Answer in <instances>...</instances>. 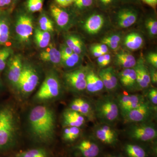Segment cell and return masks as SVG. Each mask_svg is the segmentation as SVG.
Masks as SVG:
<instances>
[{"instance_id":"cell-1","label":"cell","mask_w":157,"mask_h":157,"mask_svg":"<svg viewBox=\"0 0 157 157\" xmlns=\"http://www.w3.org/2000/svg\"><path fill=\"white\" fill-rule=\"evenodd\" d=\"M29 131L37 141L46 143L52 140L56 130V116L52 109L38 105L31 109L28 118Z\"/></svg>"},{"instance_id":"cell-2","label":"cell","mask_w":157,"mask_h":157,"mask_svg":"<svg viewBox=\"0 0 157 157\" xmlns=\"http://www.w3.org/2000/svg\"><path fill=\"white\" fill-rule=\"evenodd\" d=\"M17 132V117L14 110L9 107L0 109V150L13 143Z\"/></svg>"},{"instance_id":"cell-3","label":"cell","mask_w":157,"mask_h":157,"mask_svg":"<svg viewBox=\"0 0 157 157\" xmlns=\"http://www.w3.org/2000/svg\"><path fill=\"white\" fill-rule=\"evenodd\" d=\"M96 118L102 124L111 125L119 116L120 110L116 100L111 96L98 99L94 105Z\"/></svg>"},{"instance_id":"cell-4","label":"cell","mask_w":157,"mask_h":157,"mask_svg":"<svg viewBox=\"0 0 157 157\" xmlns=\"http://www.w3.org/2000/svg\"><path fill=\"white\" fill-rule=\"evenodd\" d=\"M62 93V85L58 77L54 73H51L42 82L35 98L39 101L52 100L58 98Z\"/></svg>"},{"instance_id":"cell-5","label":"cell","mask_w":157,"mask_h":157,"mask_svg":"<svg viewBox=\"0 0 157 157\" xmlns=\"http://www.w3.org/2000/svg\"><path fill=\"white\" fill-rule=\"evenodd\" d=\"M39 74L35 68L30 65H23L17 89L23 96L33 92L39 84Z\"/></svg>"},{"instance_id":"cell-6","label":"cell","mask_w":157,"mask_h":157,"mask_svg":"<svg viewBox=\"0 0 157 157\" xmlns=\"http://www.w3.org/2000/svg\"><path fill=\"white\" fill-rule=\"evenodd\" d=\"M127 134L133 139L141 141H149L156 138L157 129L151 121L133 124L129 127Z\"/></svg>"},{"instance_id":"cell-7","label":"cell","mask_w":157,"mask_h":157,"mask_svg":"<svg viewBox=\"0 0 157 157\" xmlns=\"http://www.w3.org/2000/svg\"><path fill=\"white\" fill-rule=\"evenodd\" d=\"M155 107L148 101H145L137 108L122 115L124 121L128 123L135 124L150 121Z\"/></svg>"},{"instance_id":"cell-8","label":"cell","mask_w":157,"mask_h":157,"mask_svg":"<svg viewBox=\"0 0 157 157\" xmlns=\"http://www.w3.org/2000/svg\"><path fill=\"white\" fill-rule=\"evenodd\" d=\"M86 70L79 68L65 73L64 80L70 89L76 93L82 92L86 90Z\"/></svg>"},{"instance_id":"cell-9","label":"cell","mask_w":157,"mask_h":157,"mask_svg":"<svg viewBox=\"0 0 157 157\" xmlns=\"http://www.w3.org/2000/svg\"><path fill=\"white\" fill-rule=\"evenodd\" d=\"M15 31L21 42H28L33 32V24L32 17L26 13L20 14L16 21Z\"/></svg>"},{"instance_id":"cell-10","label":"cell","mask_w":157,"mask_h":157,"mask_svg":"<svg viewBox=\"0 0 157 157\" xmlns=\"http://www.w3.org/2000/svg\"><path fill=\"white\" fill-rule=\"evenodd\" d=\"M117 25L121 28H127L134 25L138 18V11L131 6L118 9L116 14Z\"/></svg>"},{"instance_id":"cell-11","label":"cell","mask_w":157,"mask_h":157,"mask_svg":"<svg viewBox=\"0 0 157 157\" xmlns=\"http://www.w3.org/2000/svg\"><path fill=\"white\" fill-rule=\"evenodd\" d=\"M122 116L137 108L145 101L140 95H121L116 99Z\"/></svg>"},{"instance_id":"cell-12","label":"cell","mask_w":157,"mask_h":157,"mask_svg":"<svg viewBox=\"0 0 157 157\" xmlns=\"http://www.w3.org/2000/svg\"><path fill=\"white\" fill-rule=\"evenodd\" d=\"M70 109L78 112L89 120L94 121L96 118L94 105L84 98H75L70 104Z\"/></svg>"},{"instance_id":"cell-13","label":"cell","mask_w":157,"mask_h":157,"mask_svg":"<svg viewBox=\"0 0 157 157\" xmlns=\"http://www.w3.org/2000/svg\"><path fill=\"white\" fill-rule=\"evenodd\" d=\"M10 59L8 65L7 77L11 86L17 89L23 65L21 57L18 55H14Z\"/></svg>"},{"instance_id":"cell-14","label":"cell","mask_w":157,"mask_h":157,"mask_svg":"<svg viewBox=\"0 0 157 157\" xmlns=\"http://www.w3.org/2000/svg\"><path fill=\"white\" fill-rule=\"evenodd\" d=\"M94 132L98 139L106 144H114L117 141V132L109 125L102 123L98 125Z\"/></svg>"},{"instance_id":"cell-15","label":"cell","mask_w":157,"mask_h":157,"mask_svg":"<svg viewBox=\"0 0 157 157\" xmlns=\"http://www.w3.org/2000/svg\"><path fill=\"white\" fill-rule=\"evenodd\" d=\"M135 71L138 89H146L151 84L150 76L148 68L146 67L143 58L140 57L133 67Z\"/></svg>"},{"instance_id":"cell-16","label":"cell","mask_w":157,"mask_h":157,"mask_svg":"<svg viewBox=\"0 0 157 157\" xmlns=\"http://www.w3.org/2000/svg\"><path fill=\"white\" fill-rule=\"evenodd\" d=\"M104 22L105 19L103 14L99 12H93L86 18L84 24V29L88 33L94 35L101 30Z\"/></svg>"},{"instance_id":"cell-17","label":"cell","mask_w":157,"mask_h":157,"mask_svg":"<svg viewBox=\"0 0 157 157\" xmlns=\"http://www.w3.org/2000/svg\"><path fill=\"white\" fill-rule=\"evenodd\" d=\"M104 87L109 92H113L118 87V78L114 69L109 67L102 69L98 74Z\"/></svg>"},{"instance_id":"cell-18","label":"cell","mask_w":157,"mask_h":157,"mask_svg":"<svg viewBox=\"0 0 157 157\" xmlns=\"http://www.w3.org/2000/svg\"><path fill=\"white\" fill-rule=\"evenodd\" d=\"M118 77L121 84L128 90H138L136 73L134 68L124 69L119 73Z\"/></svg>"},{"instance_id":"cell-19","label":"cell","mask_w":157,"mask_h":157,"mask_svg":"<svg viewBox=\"0 0 157 157\" xmlns=\"http://www.w3.org/2000/svg\"><path fill=\"white\" fill-rule=\"evenodd\" d=\"M86 119L78 112L69 108L63 113V126L65 128L75 127L80 128L85 123Z\"/></svg>"},{"instance_id":"cell-20","label":"cell","mask_w":157,"mask_h":157,"mask_svg":"<svg viewBox=\"0 0 157 157\" xmlns=\"http://www.w3.org/2000/svg\"><path fill=\"white\" fill-rule=\"evenodd\" d=\"M86 90L90 94L100 92L104 88L100 76L92 70H86Z\"/></svg>"},{"instance_id":"cell-21","label":"cell","mask_w":157,"mask_h":157,"mask_svg":"<svg viewBox=\"0 0 157 157\" xmlns=\"http://www.w3.org/2000/svg\"><path fill=\"white\" fill-rule=\"evenodd\" d=\"M50 10L52 15L59 27L65 28L70 23V14L61 6L53 4L51 6Z\"/></svg>"},{"instance_id":"cell-22","label":"cell","mask_w":157,"mask_h":157,"mask_svg":"<svg viewBox=\"0 0 157 157\" xmlns=\"http://www.w3.org/2000/svg\"><path fill=\"white\" fill-rule=\"evenodd\" d=\"M40 53V58L45 62L57 64L61 63V55L59 51L52 44H49Z\"/></svg>"},{"instance_id":"cell-23","label":"cell","mask_w":157,"mask_h":157,"mask_svg":"<svg viewBox=\"0 0 157 157\" xmlns=\"http://www.w3.org/2000/svg\"><path fill=\"white\" fill-rule=\"evenodd\" d=\"M77 148L84 157H96L100 152L98 144L89 140H82Z\"/></svg>"},{"instance_id":"cell-24","label":"cell","mask_w":157,"mask_h":157,"mask_svg":"<svg viewBox=\"0 0 157 157\" xmlns=\"http://www.w3.org/2000/svg\"><path fill=\"white\" fill-rule=\"evenodd\" d=\"M143 43V38L141 35L135 32L128 34L124 39V45L129 50H138L141 48Z\"/></svg>"},{"instance_id":"cell-25","label":"cell","mask_w":157,"mask_h":157,"mask_svg":"<svg viewBox=\"0 0 157 157\" xmlns=\"http://www.w3.org/2000/svg\"><path fill=\"white\" fill-rule=\"evenodd\" d=\"M115 62L119 67L125 69L134 67L137 61L135 57L131 54L121 52L116 56Z\"/></svg>"},{"instance_id":"cell-26","label":"cell","mask_w":157,"mask_h":157,"mask_svg":"<svg viewBox=\"0 0 157 157\" xmlns=\"http://www.w3.org/2000/svg\"><path fill=\"white\" fill-rule=\"evenodd\" d=\"M66 44L73 52L81 56L85 52V46L81 38L76 35H69L66 38Z\"/></svg>"},{"instance_id":"cell-27","label":"cell","mask_w":157,"mask_h":157,"mask_svg":"<svg viewBox=\"0 0 157 157\" xmlns=\"http://www.w3.org/2000/svg\"><path fill=\"white\" fill-rule=\"evenodd\" d=\"M37 45L41 48H45L49 45L51 40V35L48 32L36 29L34 36Z\"/></svg>"},{"instance_id":"cell-28","label":"cell","mask_w":157,"mask_h":157,"mask_svg":"<svg viewBox=\"0 0 157 157\" xmlns=\"http://www.w3.org/2000/svg\"><path fill=\"white\" fill-rule=\"evenodd\" d=\"M81 56L73 53L69 56L61 57V63L64 67L71 69L76 67L81 62Z\"/></svg>"},{"instance_id":"cell-29","label":"cell","mask_w":157,"mask_h":157,"mask_svg":"<svg viewBox=\"0 0 157 157\" xmlns=\"http://www.w3.org/2000/svg\"><path fill=\"white\" fill-rule=\"evenodd\" d=\"M121 41L120 35L115 34L104 37L101 41V42L105 44L112 50H116L118 48Z\"/></svg>"},{"instance_id":"cell-30","label":"cell","mask_w":157,"mask_h":157,"mask_svg":"<svg viewBox=\"0 0 157 157\" xmlns=\"http://www.w3.org/2000/svg\"><path fill=\"white\" fill-rule=\"evenodd\" d=\"M80 134V128L75 127H66L63 133L64 140L67 141H74Z\"/></svg>"},{"instance_id":"cell-31","label":"cell","mask_w":157,"mask_h":157,"mask_svg":"<svg viewBox=\"0 0 157 157\" xmlns=\"http://www.w3.org/2000/svg\"><path fill=\"white\" fill-rule=\"evenodd\" d=\"M125 149L129 157H146L145 151L139 145L128 144Z\"/></svg>"},{"instance_id":"cell-32","label":"cell","mask_w":157,"mask_h":157,"mask_svg":"<svg viewBox=\"0 0 157 157\" xmlns=\"http://www.w3.org/2000/svg\"><path fill=\"white\" fill-rule=\"evenodd\" d=\"M39 24L40 29L45 32H51L54 30L53 23L48 15L42 13L39 17Z\"/></svg>"},{"instance_id":"cell-33","label":"cell","mask_w":157,"mask_h":157,"mask_svg":"<svg viewBox=\"0 0 157 157\" xmlns=\"http://www.w3.org/2000/svg\"><path fill=\"white\" fill-rule=\"evenodd\" d=\"M17 157H47L46 152L42 149H32L17 155Z\"/></svg>"},{"instance_id":"cell-34","label":"cell","mask_w":157,"mask_h":157,"mask_svg":"<svg viewBox=\"0 0 157 157\" xmlns=\"http://www.w3.org/2000/svg\"><path fill=\"white\" fill-rule=\"evenodd\" d=\"M44 0H27L26 7L28 10L32 13L42 11Z\"/></svg>"},{"instance_id":"cell-35","label":"cell","mask_w":157,"mask_h":157,"mask_svg":"<svg viewBox=\"0 0 157 157\" xmlns=\"http://www.w3.org/2000/svg\"><path fill=\"white\" fill-rule=\"evenodd\" d=\"M11 53L12 50L10 48L5 47L0 49V72L6 68L7 61Z\"/></svg>"},{"instance_id":"cell-36","label":"cell","mask_w":157,"mask_h":157,"mask_svg":"<svg viewBox=\"0 0 157 157\" xmlns=\"http://www.w3.org/2000/svg\"><path fill=\"white\" fill-rule=\"evenodd\" d=\"M95 1L96 0H75L73 4L77 10L84 11L92 8Z\"/></svg>"},{"instance_id":"cell-37","label":"cell","mask_w":157,"mask_h":157,"mask_svg":"<svg viewBox=\"0 0 157 157\" xmlns=\"http://www.w3.org/2000/svg\"><path fill=\"white\" fill-rule=\"evenodd\" d=\"M145 27L149 34L152 37L155 36L157 34V21L155 17H150L146 19Z\"/></svg>"},{"instance_id":"cell-38","label":"cell","mask_w":157,"mask_h":157,"mask_svg":"<svg viewBox=\"0 0 157 157\" xmlns=\"http://www.w3.org/2000/svg\"><path fill=\"white\" fill-rule=\"evenodd\" d=\"M9 29L6 22L0 21V43H5L9 40Z\"/></svg>"},{"instance_id":"cell-39","label":"cell","mask_w":157,"mask_h":157,"mask_svg":"<svg viewBox=\"0 0 157 157\" xmlns=\"http://www.w3.org/2000/svg\"><path fill=\"white\" fill-rule=\"evenodd\" d=\"M120 0H97L98 5L101 9H109L117 5Z\"/></svg>"},{"instance_id":"cell-40","label":"cell","mask_w":157,"mask_h":157,"mask_svg":"<svg viewBox=\"0 0 157 157\" xmlns=\"http://www.w3.org/2000/svg\"><path fill=\"white\" fill-rule=\"evenodd\" d=\"M149 100L151 104H152L155 107H157V89H151L148 94Z\"/></svg>"},{"instance_id":"cell-41","label":"cell","mask_w":157,"mask_h":157,"mask_svg":"<svg viewBox=\"0 0 157 157\" xmlns=\"http://www.w3.org/2000/svg\"><path fill=\"white\" fill-rule=\"evenodd\" d=\"M146 59L149 63L150 64L152 67L157 69V54L156 52H151L148 54Z\"/></svg>"},{"instance_id":"cell-42","label":"cell","mask_w":157,"mask_h":157,"mask_svg":"<svg viewBox=\"0 0 157 157\" xmlns=\"http://www.w3.org/2000/svg\"><path fill=\"white\" fill-rule=\"evenodd\" d=\"M59 51L60 52L61 57L69 56L70 55L74 53L73 50L66 44L62 45L61 46Z\"/></svg>"},{"instance_id":"cell-43","label":"cell","mask_w":157,"mask_h":157,"mask_svg":"<svg viewBox=\"0 0 157 157\" xmlns=\"http://www.w3.org/2000/svg\"><path fill=\"white\" fill-rule=\"evenodd\" d=\"M91 48L97 49L104 54L107 53L108 52V47L105 44H103V43L94 44L92 45Z\"/></svg>"},{"instance_id":"cell-44","label":"cell","mask_w":157,"mask_h":157,"mask_svg":"<svg viewBox=\"0 0 157 157\" xmlns=\"http://www.w3.org/2000/svg\"><path fill=\"white\" fill-rule=\"evenodd\" d=\"M151 82L153 84H156L157 82V72L156 69L152 67L149 70Z\"/></svg>"},{"instance_id":"cell-45","label":"cell","mask_w":157,"mask_h":157,"mask_svg":"<svg viewBox=\"0 0 157 157\" xmlns=\"http://www.w3.org/2000/svg\"><path fill=\"white\" fill-rule=\"evenodd\" d=\"M142 1L152 8L155 9L157 5V0H142Z\"/></svg>"},{"instance_id":"cell-46","label":"cell","mask_w":157,"mask_h":157,"mask_svg":"<svg viewBox=\"0 0 157 157\" xmlns=\"http://www.w3.org/2000/svg\"><path fill=\"white\" fill-rule=\"evenodd\" d=\"M104 56V67H106L109 64L111 61V56L109 54L106 53Z\"/></svg>"},{"instance_id":"cell-47","label":"cell","mask_w":157,"mask_h":157,"mask_svg":"<svg viewBox=\"0 0 157 157\" xmlns=\"http://www.w3.org/2000/svg\"><path fill=\"white\" fill-rule=\"evenodd\" d=\"M91 52L94 56L96 57H98L104 55L105 54L103 52H101L100 51L95 49V48H90Z\"/></svg>"},{"instance_id":"cell-48","label":"cell","mask_w":157,"mask_h":157,"mask_svg":"<svg viewBox=\"0 0 157 157\" xmlns=\"http://www.w3.org/2000/svg\"><path fill=\"white\" fill-rule=\"evenodd\" d=\"M104 55L98 57L97 59L98 64L101 67H104Z\"/></svg>"},{"instance_id":"cell-49","label":"cell","mask_w":157,"mask_h":157,"mask_svg":"<svg viewBox=\"0 0 157 157\" xmlns=\"http://www.w3.org/2000/svg\"><path fill=\"white\" fill-rule=\"evenodd\" d=\"M12 0H0V7L9 6L11 4Z\"/></svg>"},{"instance_id":"cell-50","label":"cell","mask_w":157,"mask_h":157,"mask_svg":"<svg viewBox=\"0 0 157 157\" xmlns=\"http://www.w3.org/2000/svg\"><path fill=\"white\" fill-rule=\"evenodd\" d=\"M59 6L62 7H66V0H55Z\"/></svg>"},{"instance_id":"cell-51","label":"cell","mask_w":157,"mask_h":157,"mask_svg":"<svg viewBox=\"0 0 157 157\" xmlns=\"http://www.w3.org/2000/svg\"><path fill=\"white\" fill-rule=\"evenodd\" d=\"M121 2L127 3H138L140 2V0H120Z\"/></svg>"},{"instance_id":"cell-52","label":"cell","mask_w":157,"mask_h":157,"mask_svg":"<svg viewBox=\"0 0 157 157\" xmlns=\"http://www.w3.org/2000/svg\"><path fill=\"white\" fill-rule=\"evenodd\" d=\"M75 0H66V7H67L73 4Z\"/></svg>"},{"instance_id":"cell-53","label":"cell","mask_w":157,"mask_h":157,"mask_svg":"<svg viewBox=\"0 0 157 157\" xmlns=\"http://www.w3.org/2000/svg\"><path fill=\"white\" fill-rule=\"evenodd\" d=\"M119 157V156H112V157Z\"/></svg>"}]
</instances>
